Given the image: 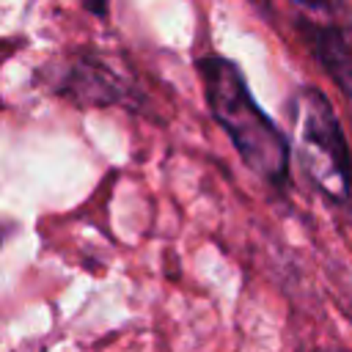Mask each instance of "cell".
I'll return each instance as SVG.
<instances>
[{
    "label": "cell",
    "mask_w": 352,
    "mask_h": 352,
    "mask_svg": "<svg viewBox=\"0 0 352 352\" xmlns=\"http://www.w3.org/2000/svg\"><path fill=\"white\" fill-rule=\"evenodd\" d=\"M206 104L226 129L242 162L267 182H283L289 173V140L272 118L256 104L239 66L223 55L198 60Z\"/></svg>",
    "instance_id": "1"
},
{
    "label": "cell",
    "mask_w": 352,
    "mask_h": 352,
    "mask_svg": "<svg viewBox=\"0 0 352 352\" xmlns=\"http://www.w3.org/2000/svg\"><path fill=\"white\" fill-rule=\"evenodd\" d=\"M297 162L308 182L336 204L352 195V157L333 104L316 88H302L292 104Z\"/></svg>",
    "instance_id": "2"
},
{
    "label": "cell",
    "mask_w": 352,
    "mask_h": 352,
    "mask_svg": "<svg viewBox=\"0 0 352 352\" xmlns=\"http://www.w3.org/2000/svg\"><path fill=\"white\" fill-rule=\"evenodd\" d=\"M311 8H316V14L302 16L308 47L314 50L327 77L346 96H352V19L341 16L333 8H324V3Z\"/></svg>",
    "instance_id": "3"
},
{
    "label": "cell",
    "mask_w": 352,
    "mask_h": 352,
    "mask_svg": "<svg viewBox=\"0 0 352 352\" xmlns=\"http://www.w3.org/2000/svg\"><path fill=\"white\" fill-rule=\"evenodd\" d=\"M82 6H85L91 14H96V16H104V14H107V6H110V0H82Z\"/></svg>",
    "instance_id": "4"
},
{
    "label": "cell",
    "mask_w": 352,
    "mask_h": 352,
    "mask_svg": "<svg viewBox=\"0 0 352 352\" xmlns=\"http://www.w3.org/2000/svg\"><path fill=\"white\" fill-rule=\"evenodd\" d=\"M297 3H302V6H319V3H324V0H297Z\"/></svg>",
    "instance_id": "5"
}]
</instances>
